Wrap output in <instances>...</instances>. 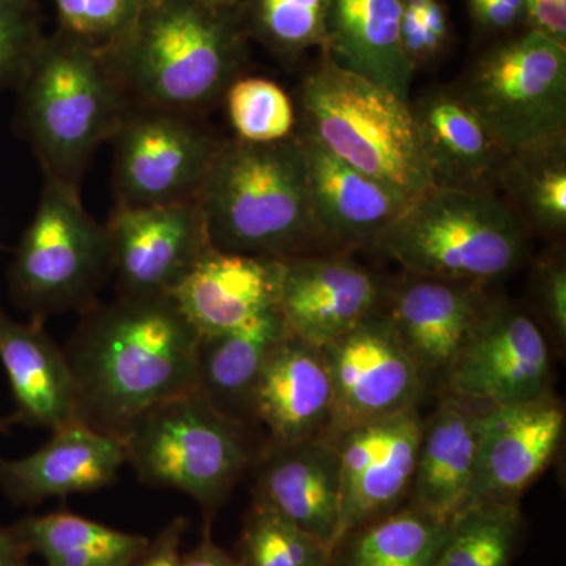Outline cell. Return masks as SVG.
<instances>
[{
  "instance_id": "cell-1",
  "label": "cell",
  "mask_w": 566,
  "mask_h": 566,
  "mask_svg": "<svg viewBox=\"0 0 566 566\" xmlns=\"http://www.w3.org/2000/svg\"><path fill=\"white\" fill-rule=\"evenodd\" d=\"M200 338L172 296H120L82 312L65 348L81 422L122 441L145 412L196 390Z\"/></svg>"
},
{
  "instance_id": "cell-2",
  "label": "cell",
  "mask_w": 566,
  "mask_h": 566,
  "mask_svg": "<svg viewBox=\"0 0 566 566\" xmlns=\"http://www.w3.org/2000/svg\"><path fill=\"white\" fill-rule=\"evenodd\" d=\"M245 33L241 6L147 0L126 35L102 52L123 91L140 104L189 114L232 84Z\"/></svg>"
},
{
  "instance_id": "cell-3",
  "label": "cell",
  "mask_w": 566,
  "mask_h": 566,
  "mask_svg": "<svg viewBox=\"0 0 566 566\" xmlns=\"http://www.w3.org/2000/svg\"><path fill=\"white\" fill-rule=\"evenodd\" d=\"M197 203L218 251L293 259L319 233L301 137L221 145Z\"/></svg>"
},
{
  "instance_id": "cell-4",
  "label": "cell",
  "mask_w": 566,
  "mask_h": 566,
  "mask_svg": "<svg viewBox=\"0 0 566 566\" xmlns=\"http://www.w3.org/2000/svg\"><path fill=\"white\" fill-rule=\"evenodd\" d=\"M18 91L22 136L44 174L73 185L129 109L103 52L61 31L46 36Z\"/></svg>"
},
{
  "instance_id": "cell-5",
  "label": "cell",
  "mask_w": 566,
  "mask_h": 566,
  "mask_svg": "<svg viewBox=\"0 0 566 566\" xmlns=\"http://www.w3.org/2000/svg\"><path fill=\"white\" fill-rule=\"evenodd\" d=\"M305 134L408 200L436 188L411 103L324 57L303 85Z\"/></svg>"
},
{
  "instance_id": "cell-6",
  "label": "cell",
  "mask_w": 566,
  "mask_h": 566,
  "mask_svg": "<svg viewBox=\"0 0 566 566\" xmlns=\"http://www.w3.org/2000/svg\"><path fill=\"white\" fill-rule=\"evenodd\" d=\"M375 244L412 275L469 285L512 273L526 251L521 223L501 200L438 186L412 200Z\"/></svg>"
},
{
  "instance_id": "cell-7",
  "label": "cell",
  "mask_w": 566,
  "mask_h": 566,
  "mask_svg": "<svg viewBox=\"0 0 566 566\" xmlns=\"http://www.w3.org/2000/svg\"><path fill=\"white\" fill-rule=\"evenodd\" d=\"M244 423L191 390L155 406L122 439L142 483L188 494L207 520L252 463Z\"/></svg>"
},
{
  "instance_id": "cell-8",
  "label": "cell",
  "mask_w": 566,
  "mask_h": 566,
  "mask_svg": "<svg viewBox=\"0 0 566 566\" xmlns=\"http://www.w3.org/2000/svg\"><path fill=\"white\" fill-rule=\"evenodd\" d=\"M112 275L106 229L88 214L73 182L46 175L39 207L9 271L14 304L44 323L87 311Z\"/></svg>"
},
{
  "instance_id": "cell-9",
  "label": "cell",
  "mask_w": 566,
  "mask_h": 566,
  "mask_svg": "<svg viewBox=\"0 0 566 566\" xmlns=\"http://www.w3.org/2000/svg\"><path fill=\"white\" fill-rule=\"evenodd\" d=\"M461 96L506 158L564 142L566 44L528 29L488 51Z\"/></svg>"
},
{
  "instance_id": "cell-10",
  "label": "cell",
  "mask_w": 566,
  "mask_h": 566,
  "mask_svg": "<svg viewBox=\"0 0 566 566\" xmlns=\"http://www.w3.org/2000/svg\"><path fill=\"white\" fill-rule=\"evenodd\" d=\"M112 140L118 203L128 207L196 202L221 147L189 114L145 104Z\"/></svg>"
},
{
  "instance_id": "cell-11",
  "label": "cell",
  "mask_w": 566,
  "mask_h": 566,
  "mask_svg": "<svg viewBox=\"0 0 566 566\" xmlns=\"http://www.w3.org/2000/svg\"><path fill=\"white\" fill-rule=\"evenodd\" d=\"M322 353L333 381V415L322 434L334 441L356 424L417 408L423 379L389 316L371 314Z\"/></svg>"
},
{
  "instance_id": "cell-12",
  "label": "cell",
  "mask_w": 566,
  "mask_h": 566,
  "mask_svg": "<svg viewBox=\"0 0 566 566\" xmlns=\"http://www.w3.org/2000/svg\"><path fill=\"white\" fill-rule=\"evenodd\" d=\"M551 352L545 334L510 305H488L446 376V397L476 411L520 403L549 392Z\"/></svg>"
},
{
  "instance_id": "cell-13",
  "label": "cell",
  "mask_w": 566,
  "mask_h": 566,
  "mask_svg": "<svg viewBox=\"0 0 566 566\" xmlns=\"http://www.w3.org/2000/svg\"><path fill=\"white\" fill-rule=\"evenodd\" d=\"M422 431V417L412 408L356 424L334 439L340 465V516L333 547L354 528L408 502Z\"/></svg>"
},
{
  "instance_id": "cell-14",
  "label": "cell",
  "mask_w": 566,
  "mask_h": 566,
  "mask_svg": "<svg viewBox=\"0 0 566 566\" xmlns=\"http://www.w3.org/2000/svg\"><path fill=\"white\" fill-rule=\"evenodd\" d=\"M120 296H170L211 248L199 203H118L104 226Z\"/></svg>"
},
{
  "instance_id": "cell-15",
  "label": "cell",
  "mask_w": 566,
  "mask_h": 566,
  "mask_svg": "<svg viewBox=\"0 0 566 566\" xmlns=\"http://www.w3.org/2000/svg\"><path fill=\"white\" fill-rule=\"evenodd\" d=\"M564 433V405L549 392L476 411L475 476L464 510L520 504L556 457Z\"/></svg>"
},
{
  "instance_id": "cell-16",
  "label": "cell",
  "mask_w": 566,
  "mask_h": 566,
  "mask_svg": "<svg viewBox=\"0 0 566 566\" xmlns=\"http://www.w3.org/2000/svg\"><path fill=\"white\" fill-rule=\"evenodd\" d=\"M277 312L286 333L323 348L376 312L375 275L338 256L283 260Z\"/></svg>"
},
{
  "instance_id": "cell-17",
  "label": "cell",
  "mask_w": 566,
  "mask_h": 566,
  "mask_svg": "<svg viewBox=\"0 0 566 566\" xmlns=\"http://www.w3.org/2000/svg\"><path fill=\"white\" fill-rule=\"evenodd\" d=\"M125 464L120 439L74 422L52 431L29 455L0 457V490L13 505L35 506L114 485Z\"/></svg>"
},
{
  "instance_id": "cell-18",
  "label": "cell",
  "mask_w": 566,
  "mask_h": 566,
  "mask_svg": "<svg viewBox=\"0 0 566 566\" xmlns=\"http://www.w3.org/2000/svg\"><path fill=\"white\" fill-rule=\"evenodd\" d=\"M255 499L333 549L340 516V465L333 441L315 436L270 442L259 460Z\"/></svg>"
},
{
  "instance_id": "cell-19",
  "label": "cell",
  "mask_w": 566,
  "mask_h": 566,
  "mask_svg": "<svg viewBox=\"0 0 566 566\" xmlns=\"http://www.w3.org/2000/svg\"><path fill=\"white\" fill-rule=\"evenodd\" d=\"M283 260L210 248L170 296L202 337L277 311Z\"/></svg>"
},
{
  "instance_id": "cell-20",
  "label": "cell",
  "mask_w": 566,
  "mask_h": 566,
  "mask_svg": "<svg viewBox=\"0 0 566 566\" xmlns=\"http://www.w3.org/2000/svg\"><path fill=\"white\" fill-rule=\"evenodd\" d=\"M474 286L415 275L395 293L387 316L423 382L438 378L444 382L485 315L488 304Z\"/></svg>"
},
{
  "instance_id": "cell-21",
  "label": "cell",
  "mask_w": 566,
  "mask_h": 566,
  "mask_svg": "<svg viewBox=\"0 0 566 566\" xmlns=\"http://www.w3.org/2000/svg\"><path fill=\"white\" fill-rule=\"evenodd\" d=\"M334 392L322 348L286 334L268 356L252 394V419L271 442L293 444L323 433Z\"/></svg>"
},
{
  "instance_id": "cell-22",
  "label": "cell",
  "mask_w": 566,
  "mask_h": 566,
  "mask_svg": "<svg viewBox=\"0 0 566 566\" xmlns=\"http://www.w3.org/2000/svg\"><path fill=\"white\" fill-rule=\"evenodd\" d=\"M0 364L9 379L14 412L10 423L61 430L81 422L76 385L65 349L44 323H22L0 311Z\"/></svg>"
},
{
  "instance_id": "cell-23",
  "label": "cell",
  "mask_w": 566,
  "mask_h": 566,
  "mask_svg": "<svg viewBox=\"0 0 566 566\" xmlns=\"http://www.w3.org/2000/svg\"><path fill=\"white\" fill-rule=\"evenodd\" d=\"M308 199L319 233L348 244L375 243L411 200L342 163L304 134Z\"/></svg>"
},
{
  "instance_id": "cell-24",
  "label": "cell",
  "mask_w": 566,
  "mask_h": 566,
  "mask_svg": "<svg viewBox=\"0 0 566 566\" xmlns=\"http://www.w3.org/2000/svg\"><path fill=\"white\" fill-rule=\"evenodd\" d=\"M400 13V0H329L324 52L409 102L416 70L401 43Z\"/></svg>"
},
{
  "instance_id": "cell-25",
  "label": "cell",
  "mask_w": 566,
  "mask_h": 566,
  "mask_svg": "<svg viewBox=\"0 0 566 566\" xmlns=\"http://www.w3.org/2000/svg\"><path fill=\"white\" fill-rule=\"evenodd\" d=\"M475 461L476 409L444 397L423 422L408 502L450 523L468 505Z\"/></svg>"
},
{
  "instance_id": "cell-26",
  "label": "cell",
  "mask_w": 566,
  "mask_h": 566,
  "mask_svg": "<svg viewBox=\"0 0 566 566\" xmlns=\"http://www.w3.org/2000/svg\"><path fill=\"white\" fill-rule=\"evenodd\" d=\"M438 188L480 189L506 158L461 93L431 92L411 104Z\"/></svg>"
},
{
  "instance_id": "cell-27",
  "label": "cell",
  "mask_w": 566,
  "mask_h": 566,
  "mask_svg": "<svg viewBox=\"0 0 566 566\" xmlns=\"http://www.w3.org/2000/svg\"><path fill=\"white\" fill-rule=\"evenodd\" d=\"M286 333L277 311L200 338L196 390L223 415L245 422L268 356Z\"/></svg>"
},
{
  "instance_id": "cell-28",
  "label": "cell",
  "mask_w": 566,
  "mask_h": 566,
  "mask_svg": "<svg viewBox=\"0 0 566 566\" xmlns=\"http://www.w3.org/2000/svg\"><path fill=\"white\" fill-rule=\"evenodd\" d=\"M13 528L44 566H132L150 542L69 510L25 516Z\"/></svg>"
},
{
  "instance_id": "cell-29",
  "label": "cell",
  "mask_w": 566,
  "mask_h": 566,
  "mask_svg": "<svg viewBox=\"0 0 566 566\" xmlns=\"http://www.w3.org/2000/svg\"><path fill=\"white\" fill-rule=\"evenodd\" d=\"M447 526L406 502L346 534L331 551L327 566H434Z\"/></svg>"
},
{
  "instance_id": "cell-30",
  "label": "cell",
  "mask_w": 566,
  "mask_h": 566,
  "mask_svg": "<svg viewBox=\"0 0 566 566\" xmlns=\"http://www.w3.org/2000/svg\"><path fill=\"white\" fill-rule=\"evenodd\" d=\"M523 528L520 504H482L447 526L434 566H510Z\"/></svg>"
},
{
  "instance_id": "cell-31",
  "label": "cell",
  "mask_w": 566,
  "mask_h": 566,
  "mask_svg": "<svg viewBox=\"0 0 566 566\" xmlns=\"http://www.w3.org/2000/svg\"><path fill=\"white\" fill-rule=\"evenodd\" d=\"M245 31L282 55L326 46L329 0H244Z\"/></svg>"
},
{
  "instance_id": "cell-32",
  "label": "cell",
  "mask_w": 566,
  "mask_h": 566,
  "mask_svg": "<svg viewBox=\"0 0 566 566\" xmlns=\"http://www.w3.org/2000/svg\"><path fill=\"white\" fill-rule=\"evenodd\" d=\"M243 566H327L329 551L314 536L253 501L240 539Z\"/></svg>"
},
{
  "instance_id": "cell-33",
  "label": "cell",
  "mask_w": 566,
  "mask_h": 566,
  "mask_svg": "<svg viewBox=\"0 0 566 566\" xmlns=\"http://www.w3.org/2000/svg\"><path fill=\"white\" fill-rule=\"evenodd\" d=\"M227 114L238 140L275 144L292 137L296 114L281 85L264 77H240L226 91Z\"/></svg>"
},
{
  "instance_id": "cell-34",
  "label": "cell",
  "mask_w": 566,
  "mask_h": 566,
  "mask_svg": "<svg viewBox=\"0 0 566 566\" xmlns=\"http://www.w3.org/2000/svg\"><path fill=\"white\" fill-rule=\"evenodd\" d=\"M524 203L536 222L547 230L566 223V164L564 142L516 156Z\"/></svg>"
},
{
  "instance_id": "cell-35",
  "label": "cell",
  "mask_w": 566,
  "mask_h": 566,
  "mask_svg": "<svg viewBox=\"0 0 566 566\" xmlns=\"http://www.w3.org/2000/svg\"><path fill=\"white\" fill-rule=\"evenodd\" d=\"M44 40L35 0H0V91L21 87Z\"/></svg>"
},
{
  "instance_id": "cell-36",
  "label": "cell",
  "mask_w": 566,
  "mask_h": 566,
  "mask_svg": "<svg viewBox=\"0 0 566 566\" xmlns=\"http://www.w3.org/2000/svg\"><path fill=\"white\" fill-rule=\"evenodd\" d=\"M59 31L98 51L109 50L133 28L147 0H54Z\"/></svg>"
},
{
  "instance_id": "cell-37",
  "label": "cell",
  "mask_w": 566,
  "mask_h": 566,
  "mask_svg": "<svg viewBox=\"0 0 566 566\" xmlns=\"http://www.w3.org/2000/svg\"><path fill=\"white\" fill-rule=\"evenodd\" d=\"M400 33L406 57L415 70L433 62L449 44V11L442 0H400Z\"/></svg>"
},
{
  "instance_id": "cell-38",
  "label": "cell",
  "mask_w": 566,
  "mask_h": 566,
  "mask_svg": "<svg viewBox=\"0 0 566 566\" xmlns=\"http://www.w3.org/2000/svg\"><path fill=\"white\" fill-rule=\"evenodd\" d=\"M476 28L486 33L515 31L527 24L526 0H468Z\"/></svg>"
},
{
  "instance_id": "cell-39",
  "label": "cell",
  "mask_w": 566,
  "mask_h": 566,
  "mask_svg": "<svg viewBox=\"0 0 566 566\" xmlns=\"http://www.w3.org/2000/svg\"><path fill=\"white\" fill-rule=\"evenodd\" d=\"M188 528V521L182 516L174 517L164 526L155 539L148 542L144 553L132 566H181L182 536Z\"/></svg>"
},
{
  "instance_id": "cell-40",
  "label": "cell",
  "mask_w": 566,
  "mask_h": 566,
  "mask_svg": "<svg viewBox=\"0 0 566 566\" xmlns=\"http://www.w3.org/2000/svg\"><path fill=\"white\" fill-rule=\"evenodd\" d=\"M546 316L562 340L566 337V271L564 263L547 268L539 283Z\"/></svg>"
},
{
  "instance_id": "cell-41",
  "label": "cell",
  "mask_w": 566,
  "mask_h": 566,
  "mask_svg": "<svg viewBox=\"0 0 566 566\" xmlns=\"http://www.w3.org/2000/svg\"><path fill=\"white\" fill-rule=\"evenodd\" d=\"M531 31L566 44V0H526Z\"/></svg>"
},
{
  "instance_id": "cell-42",
  "label": "cell",
  "mask_w": 566,
  "mask_h": 566,
  "mask_svg": "<svg viewBox=\"0 0 566 566\" xmlns=\"http://www.w3.org/2000/svg\"><path fill=\"white\" fill-rule=\"evenodd\" d=\"M181 566H243L238 557L216 545L210 532V523L205 527L199 545L182 554Z\"/></svg>"
},
{
  "instance_id": "cell-43",
  "label": "cell",
  "mask_w": 566,
  "mask_h": 566,
  "mask_svg": "<svg viewBox=\"0 0 566 566\" xmlns=\"http://www.w3.org/2000/svg\"><path fill=\"white\" fill-rule=\"evenodd\" d=\"M29 557L13 526H0V566H31Z\"/></svg>"
},
{
  "instance_id": "cell-44",
  "label": "cell",
  "mask_w": 566,
  "mask_h": 566,
  "mask_svg": "<svg viewBox=\"0 0 566 566\" xmlns=\"http://www.w3.org/2000/svg\"><path fill=\"white\" fill-rule=\"evenodd\" d=\"M205 2L211 3V6L233 7L241 6L244 0H205Z\"/></svg>"
},
{
  "instance_id": "cell-45",
  "label": "cell",
  "mask_w": 566,
  "mask_h": 566,
  "mask_svg": "<svg viewBox=\"0 0 566 566\" xmlns=\"http://www.w3.org/2000/svg\"><path fill=\"white\" fill-rule=\"evenodd\" d=\"M10 424V420L0 419V434L9 433Z\"/></svg>"
}]
</instances>
